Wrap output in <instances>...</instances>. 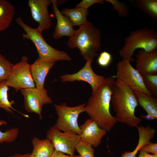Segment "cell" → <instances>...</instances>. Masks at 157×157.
<instances>
[{
	"instance_id": "cell-26",
	"label": "cell",
	"mask_w": 157,
	"mask_h": 157,
	"mask_svg": "<svg viewBox=\"0 0 157 157\" xmlns=\"http://www.w3.org/2000/svg\"><path fill=\"white\" fill-rule=\"evenodd\" d=\"M141 75L146 88L157 97V75L144 74Z\"/></svg>"
},
{
	"instance_id": "cell-24",
	"label": "cell",
	"mask_w": 157,
	"mask_h": 157,
	"mask_svg": "<svg viewBox=\"0 0 157 157\" xmlns=\"http://www.w3.org/2000/svg\"><path fill=\"white\" fill-rule=\"evenodd\" d=\"M7 121L0 119V126L2 125H6ZM19 133L18 128H14L7 130L5 132H2L0 130V143L4 142H13L17 138Z\"/></svg>"
},
{
	"instance_id": "cell-29",
	"label": "cell",
	"mask_w": 157,
	"mask_h": 157,
	"mask_svg": "<svg viewBox=\"0 0 157 157\" xmlns=\"http://www.w3.org/2000/svg\"><path fill=\"white\" fill-rule=\"evenodd\" d=\"M112 57L111 55L106 51L101 52L97 60L98 64L103 67L108 66L112 61Z\"/></svg>"
},
{
	"instance_id": "cell-1",
	"label": "cell",
	"mask_w": 157,
	"mask_h": 157,
	"mask_svg": "<svg viewBox=\"0 0 157 157\" xmlns=\"http://www.w3.org/2000/svg\"><path fill=\"white\" fill-rule=\"evenodd\" d=\"M115 76L106 78L104 82L89 99L85 112L101 128L109 131L117 122L110 111V104L115 81Z\"/></svg>"
},
{
	"instance_id": "cell-14",
	"label": "cell",
	"mask_w": 157,
	"mask_h": 157,
	"mask_svg": "<svg viewBox=\"0 0 157 157\" xmlns=\"http://www.w3.org/2000/svg\"><path fill=\"white\" fill-rule=\"evenodd\" d=\"M136 69L142 75L157 74V50L148 52L140 49L136 55Z\"/></svg>"
},
{
	"instance_id": "cell-27",
	"label": "cell",
	"mask_w": 157,
	"mask_h": 157,
	"mask_svg": "<svg viewBox=\"0 0 157 157\" xmlns=\"http://www.w3.org/2000/svg\"><path fill=\"white\" fill-rule=\"evenodd\" d=\"M75 149L81 157H95L94 149L90 144L80 141L76 146Z\"/></svg>"
},
{
	"instance_id": "cell-31",
	"label": "cell",
	"mask_w": 157,
	"mask_h": 157,
	"mask_svg": "<svg viewBox=\"0 0 157 157\" xmlns=\"http://www.w3.org/2000/svg\"><path fill=\"white\" fill-rule=\"evenodd\" d=\"M146 152L152 154H157V143H150L143 146L142 148Z\"/></svg>"
},
{
	"instance_id": "cell-7",
	"label": "cell",
	"mask_w": 157,
	"mask_h": 157,
	"mask_svg": "<svg viewBox=\"0 0 157 157\" xmlns=\"http://www.w3.org/2000/svg\"><path fill=\"white\" fill-rule=\"evenodd\" d=\"M28 60V57L24 56L20 62L13 65L11 70L5 80L7 85L14 88L16 92L22 89L35 87L30 71Z\"/></svg>"
},
{
	"instance_id": "cell-22",
	"label": "cell",
	"mask_w": 157,
	"mask_h": 157,
	"mask_svg": "<svg viewBox=\"0 0 157 157\" xmlns=\"http://www.w3.org/2000/svg\"><path fill=\"white\" fill-rule=\"evenodd\" d=\"M132 4L153 19L157 20V0H136L133 1Z\"/></svg>"
},
{
	"instance_id": "cell-25",
	"label": "cell",
	"mask_w": 157,
	"mask_h": 157,
	"mask_svg": "<svg viewBox=\"0 0 157 157\" xmlns=\"http://www.w3.org/2000/svg\"><path fill=\"white\" fill-rule=\"evenodd\" d=\"M13 65L0 52V83L6 80Z\"/></svg>"
},
{
	"instance_id": "cell-6",
	"label": "cell",
	"mask_w": 157,
	"mask_h": 157,
	"mask_svg": "<svg viewBox=\"0 0 157 157\" xmlns=\"http://www.w3.org/2000/svg\"><path fill=\"white\" fill-rule=\"evenodd\" d=\"M86 103L74 107L67 106L66 103L54 105L58 117L53 126L63 132L71 131L80 135L81 133L77 122L79 114L85 112Z\"/></svg>"
},
{
	"instance_id": "cell-8",
	"label": "cell",
	"mask_w": 157,
	"mask_h": 157,
	"mask_svg": "<svg viewBox=\"0 0 157 157\" xmlns=\"http://www.w3.org/2000/svg\"><path fill=\"white\" fill-rule=\"evenodd\" d=\"M46 138L52 144L55 150L74 156L81 136L71 131L62 132L53 126L47 131Z\"/></svg>"
},
{
	"instance_id": "cell-15",
	"label": "cell",
	"mask_w": 157,
	"mask_h": 157,
	"mask_svg": "<svg viewBox=\"0 0 157 157\" xmlns=\"http://www.w3.org/2000/svg\"><path fill=\"white\" fill-rule=\"evenodd\" d=\"M52 9L57 20V23L53 34V37L58 39L66 36L69 37L74 33L75 30L69 18L63 15L58 7V2L56 0H52Z\"/></svg>"
},
{
	"instance_id": "cell-23",
	"label": "cell",
	"mask_w": 157,
	"mask_h": 157,
	"mask_svg": "<svg viewBox=\"0 0 157 157\" xmlns=\"http://www.w3.org/2000/svg\"><path fill=\"white\" fill-rule=\"evenodd\" d=\"M8 90L9 87L6 84L5 81L0 83V108L12 114H13V110L16 111L25 117H28V115L22 113L13 108L12 105L15 104V101L13 100H9L8 95Z\"/></svg>"
},
{
	"instance_id": "cell-5",
	"label": "cell",
	"mask_w": 157,
	"mask_h": 157,
	"mask_svg": "<svg viewBox=\"0 0 157 157\" xmlns=\"http://www.w3.org/2000/svg\"><path fill=\"white\" fill-rule=\"evenodd\" d=\"M16 21L25 32L22 34L23 38L32 41L36 47L39 58L41 59L55 62L71 60V58L65 51L57 50L49 45L43 38L42 33L25 24L21 17H17Z\"/></svg>"
},
{
	"instance_id": "cell-28",
	"label": "cell",
	"mask_w": 157,
	"mask_h": 157,
	"mask_svg": "<svg viewBox=\"0 0 157 157\" xmlns=\"http://www.w3.org/2000/svg\"><path fill=\"white\" fill-rule=\"evenodd\" d=\"M104 1L111 3L113 6V8L111 10L117 11L120 16L126 17L128 15L129 7L125 3L117 0H105Z\"/></svg>"
},
{
	"instance_id": "cell-20",
	"label": "cell",
	"mask_w": 157,
	"mask_h": 157,
	"mask_svg": "<svg viewBox=\"0 0 157 157\" xmlns=\"http://www.w3.org/2000/svg\"><path fill=\"white\" fill-rule=\"evenodd\" d=\"M15 13V7L11 3L5 0H0V32L9 27Z\"/></svg>"
},
{
	"instance_id": "cell-13",
	"label": "cell",
	"mask_w": 157,
	"mask_h": 157,
	"mask_svg": "<svg viewBox=\"0 0 157 157\" xmlns=\"http://www.w3.org/2000/svg\"><path fill=\"white\" fill-rule=\"evenodd\" d=\"M79 127L81 133L80 141L94 147H97L101 143L102 138L107 132L90 118L87 119Z\"/></svg>"
},
{
	"instance_id": "cell-11",
	"label": "cell",
	"mask_w": 157,
	"mask_h": 157,
	"mask_svg": "<svg viewBox=\"0 0 157 157\" xmlns=\"http://www.w3.org/2000/svg\"><path fill=\"white\" fill-rule=\"evenodd\" d=\"M91 63L90 60H87L83 67L77 72L65 74L60 76V78L63 83L76 81L86 82L91 85L92 93H93L104 82L106 78L104 76L99 75L95 73L92 68Z\"/></svg>"
},
{
	"instance_id": "cell-16",
	"label": "cell",
	"mask_w": 157,
	"mask_h": 157,
	"mask_svg": "<svg viewBox=\"0 0 157 157\" xmlns=\"http://www.w3.org/2000/svg\"><path fill=\"white\" fill-rule=\"evenodd\" d=\"M55 63L54 61L42 60L38 57L33 63L30 64V71L36 88H44L46 77Z\"/></svg>"
},
{
	"instance_id": "cell-33",
	"label": "cell",
	"mask_w": 157,
	"mask_h": 157,
	"mask_svg": "<svg viewBox=\"0 0 157 157\" xmlns=\"http://www.w3.org/2000/svg\"><path fill=\"white\" fill-rule=\"evenodd\" d=\"M140 154L138 157H157V154H151L141 148L139 150Z\"/></svg>"
},
{
	"instance_id": "cell-21",
	"label": "cell",
	"mask_w": 157,
	"mask_h": 157,
	"mask_svg": "<svg viewBox=\"0 0 157 157\" xmlns=\"http://www.w3.org/2000/svg\"><path fill=\"white\" fill-rule=\"evenodd\" d=\"M61 12L69 18L73 26H78L80 27L88 21L87 19L89 14L88 9L79 7L66 8L62 10Z\"/></svg>"
},
{
	"instance_id": "cell-12",
	"label": "cell",
	"mask_w": 157,
	"mask_h": 157,
	"mask_svg": "<svg viewBox=\"0 0 157 157\" xmlns=\"http://www.w3.org/2000/svg\"><path fill=\"white\" fill-rule=\"evenodd\" d=\"M52 0H29V7L33 19L38 24L36 29L40 32L51 27L52 21L48 8Z\"/></svg>"
},
{
	"instance_id": "cell-17",
	"label": "cell",
	"mask_w": 157,
	"mask_h": 157,
	"mask_svg": "<svg viewBox=\"0 0 157 157\" xmlns=\"http://www.w3.org/2000/svg\"><path fill=\"white\" fill-rule=\"evenodd\" d=\"M139 133V140L135 149L132 151H125L122 154L121 157H136V154L140 150L144 145L151 142V139L155 136V129L151 128L149 125L144 127L137 126Z\"/></svg>"
},
{
	"instance_id": "cell-18",
	"label": "cell",
	"mask_w": 157,
	"mask_h": 157,
	"mask_svg": "<svg viewBox=\"0 0 157 157\" xmlns=\"http://www.w3.org/2000/svg\"><path fill=\"white\" fill-rule=\"evenodd\" d=\"M138 102L146 111L147 115L153 119H157V99L151 95L143 92L133 91Z\"/></svg>"
},
{
	"instance_id": "cell-34",
	"label": "cell",
	"mask_w": 157,
	"mask_h": 157,
	"mask_svg": "<svg viewBox=\"0 0 157 157\" xmlns=\"http://www.w3.org/2000/svg\"><path fill=\"white\" fill-rule=\"evenodd\" d=\"M30 154L26 153L24 154H16L12 156L6 157H28Z\"/></svg>"
},
{
	"instance_id": "cell-35",
	"label": "cell",
	"mask_w": 157,
	"mask_h": 157,
	"mask_svg": "<svg viewBox=\"0 0 157 157\" xmlns=\"http://www.w3.org/2000/svg\"><path fill=\"white\" fill-rule=\"evenodd\" d=\"M28 157H36L33 156V155H32L31 153L30 154L29 156Z\"/></svg>"
},
{
	"instance_id": "cell-2",
	"label": "cell",
	"mask_w": 157,
	"mask_h": 157,
	"mask_svg": "<svg viewBox=\"0 0 157 157\" xmlns=\"http://www.w3.org/2000/svg\"><path fill=\"white\" fill-rule=\"evenodd\" d=\"M111 101L117 122L131 127L138 126L142 119L135 115L138 105L133 91L122 81L115 80Z\"/></svg>"
},
{
	"instance_id": "cell-32",
	"label": "cell",
	"mask_w": 157,
	"mask_h": 157,
	"mask_svg": "<svg viewBox=\"0 0 157 157\" xmlns=\"http://www.w3.org/2000/svg\"><path fill=\"white\" fill-rule=\"evenodd\" d=\"M51 157H81L79 155L77 156H71L66 155L64 153L56 150H54L53 153Z\"/></svg>"
},
{
	"instance_id": "cell-3",
	"label": "cell",
	"mask_w": 157,
	"mask_h": 157,
	"mask_svg": "<svg viewBox=\"0 0 157 157\" xmlns=\"http://www.w3.org/2000/svg\"><path fill=\"white\" fill-rule=\"evenodd\" d=\"M101 44L100 31L88 21L75 30L67 43L70 48H78L84 60H90L92 63L98 55Z\"/></svg>"
},
{
	"instance_id": "cell-19",
	"label": "cell",
	"mask_w": 157,
	"mask_h": 157,
	"mask_svg": "<svg viewBox=\"0 0 157 157\" xmlns=\"http://www.w3.org/2000/svg\"><path fill=\"white\" fill-rule=\"evenodd\" d=\"M32 143L33 148L31 154L36 157H51L55 150L52 144L47 138L40 139L34 137Z\"/></svg>"
},
{
	"instance_id": "cell-10",
	"label": "cell",
	"mask_w": 157,
	"mask_h": 157,
	"mask_svg": "<svg viewBox=\"0 0 157 157\" xmlns=\"http://www.w3.org/2000/svg\"><path fill=\"white\" fill-rule=\"evenodd\" d=\"M20 92L24 99V106L25 110L28 113L37 114L39 118L42 119V108L46 104H51V99L48 96L46 89L44 88L38 89L36 87L22 89Z\"/></svg>"
},
{
	"instance_id": "cell-9",
	"label": "cell",
	"mask_w": 157,
	"mask_h": 157,
	"mask_svg": "<svg viewBox=\"0 0 157 157\" xmlns=\"http://www.w3.org/2000/svg\"><path fill=\"white\" fill-rule=\"evenodd\" d=\"M117 79L125 83L133 91H137L151 95L145 87L140 73L131 65L130 62L122 59L117 65Z\"/></svg>"
},
{
	"instance_id": "cell-4",
	"label": "cell",
	"mask_w": 157,
	"mask_h": 157,
	"mask_svg": "<svg viewBox=\"0 0 157 157\" xmlns=\"http://www.w3.org/2000/svg\"><path fill=\"white\" fill-rule=\"evenodd\" d=\"M140 49L151 52L157 50V33L154 30L147 27L130 32L129 35L125 39L124 46L119 53L122 59L131 62L134 51Z\"/></svg>"
},
{
	"instance_id": "cell-30",
	"label": "cell",
	"mask_w": 157,
	"mask_h": 157,
	"mask_svg": "<svg viewBox=\"0 0 157 157\" xmlns=\"http://www.w3.org/2000/svg\"><path fill=\"white\" fill-rule=\"evenodd\" d=\"M104 1L102 0H83L77 4L76 7L88 9L93 4L97 3L104 4Z\"/></svg>"
}]
</instances>
